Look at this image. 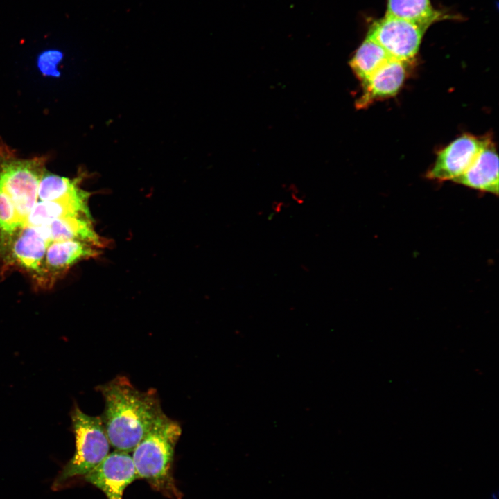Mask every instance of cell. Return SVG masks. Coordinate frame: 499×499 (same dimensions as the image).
Wrapping results in <instances>:
<instances>
[{
	"label": "cell",
	"instance_id": "6da1fadb",
	"mask_svg": "<svg viewBox=\"0 0 499 499\" xmlns=\"http://www.w3.org/2000/svg\"><path fill=\"white\" fill-rule=\"evenodd\" d=\"M105 401L101 417L110 446L132 453L163 413L155 391L137 389L124 376L98 387Z\"/></svg>",
	"mask_w": 499,
	"mask_h": 499
},
{
	"label": "cell",
	"instance_id": "7a4b0ae2",
	"mask_svg": "<svg viewBox=\"0 0 499 499\" xmlns=\"http://www.w3.org/2000/svg\"><path fill=\"white\" fill-rule=\"evenodd\" d=\"M181 432L180 424L163 412L132 452L139 478L169 499L182 498L173 471L175 448Z\"/></svg>",
	"mask_w": 499,
	"mask_h": 499
},
{
	"label": "cell",
	"instance_id": "3957f363",
	"mask_svg": "<svg viewBox=\"0 0 499 499\" xmlns=\"http://www.w3.org/2000/svg\"><path fill=\"white\" fill-rule=\"evenodd\" d=\"M75 437V451L71 459L58 475L54 486L85 475L110 453V444L100 417L89 416L75 405L71 414Z\"/></svg>",
	"mask_w": 499,
	"mask_h": 499
},
{
	"label": "cell",
	"instance_id": "277c9868",
	"mask_svg": "<svg viewBox=\"0 0 499 499\" xmlns=\"http://www.w3.org/2000/svg\"><path fill=\"white\" fill-rule=\"evenodd\" d=\"M426 30L414 21L385 15L370 27L367 36L380 44L391 58L410 62Z\"/></svg>",
	"mask_w": 499,
	"mask_h": 499
},
{
	"label": "cell",
	"instance_id": "5b68a950",
	"mask_svg": "<svg viewBox=\"0 0 499 499\" xmlns=\"http://www.w3.org/2000/svg\"><path fill=\"white\" fill-rule=\"evenodd\" d=\"M85 478L100 489L107 499H123L125 488L139 477L130 453L114 450Z\"/></svg>",
	"mask_w": 499,
	"mask_h": 499
},
{
	"label": "cell",
	"instance_id": "8992f818",
	"mask_svg": "<svg viewBox=\"0 0 499 499\" xmlns=\"http://www.w3.org/2000/svg\"><path fill=\"white\" fill-rule=\"evenodd\" d=\"M488 139L469 134L457 138L439 151L427 177L439 182L455 180L468 169Z\"/></svg>",
	"mask_w": 499,
	"mask_h": 499
},
{
	"label": "cell",
	"instance_id": "52a82bcc",
	"mask_svg": "<svg viewBox=\"0 0 499 499\" xmlns=\"http://www.w3.org/2000/svg\"><path fill=\"white\" fill-rule=\"evenodd\" d=\"M408 63L390 59L366 81L361 83L362 92L356 103L359 108L366 107L378 100L396 95L407 76Z\"/></svg>",
	"mask_w": 499,
	"mask_h": 499
},
{
	"label": "cell",
	"instance_id": "ba28073f",
	"mask_svg": "<svg viewBox=\"0 0 499 499\" xmlns=\"http://www.w3.org/2000/svg\"><path fill=\"white\" fill-rule=\"evenodd\" d=\"M453 181L498 195V157L495 145L490 138L468 169Z\"/></svg>",
	"mask_w": 499,
	"mask_h": 499
},
{
	"label": "cell",
	"instance_id": "9c48e42d",
	"mask_svg": "<svg viewBox=\"0 0 499 499\" xmlns=\"http://www.w3.org/2000/svg\"><path fill=\"white\" fill-rule=\"evenodd\" d=\"M385 15L414 21L426 29L450 16L435 10L430 0H387Z\"/></svg>",
	"mask_w": 499,
	"mask_h": 499
},
{
	"label": "cell",
	"instance_id": "30bf717a",
	"mask_svg": "<svg viewBox=\"0 0 499 499\" xmlns=\"http://www.w3.org/2000/svg\"><path fill=\"white\" fill-rule=\"evenodd\" d=\"M390 56L376 41L366 36L349 61V65L361 83L386 64Z\"/></svg>",
	"mask_w": 499,
	"mask_h": 499
},
{
	"label": "cell",
	"instance_id": "8fae6325",
	"mask_svg": "<svg viewBox=\"0 0 499 499\" xmlns=\"http://www.w3.org/2000/svg\"><path fill=\"white\" fill-rule=\"evenodd\" d=\"M80 177L70 179L44 170L37 188V198L42 200H57L80 185Z\"/></svg>",
	"mask_w": 499,
	"mask_h": 499
},
{
	"label": "cell",
	"instance_id": "7c38bea8",
	"mask_svg": "<svg viewBox=\"0 0 499 499\" xmlns=\"http://www.w3.org/2000/svg\"><path fill=\"white\" fill-rule=\"evenodd\" d=\"M62 58V53L57 50H48L41 53L37 60L38 67L46 75L55 76L57 64Z\"/></svg>",
	"mask_w": 499,
	"mask_h": 499
}]
</instances>
